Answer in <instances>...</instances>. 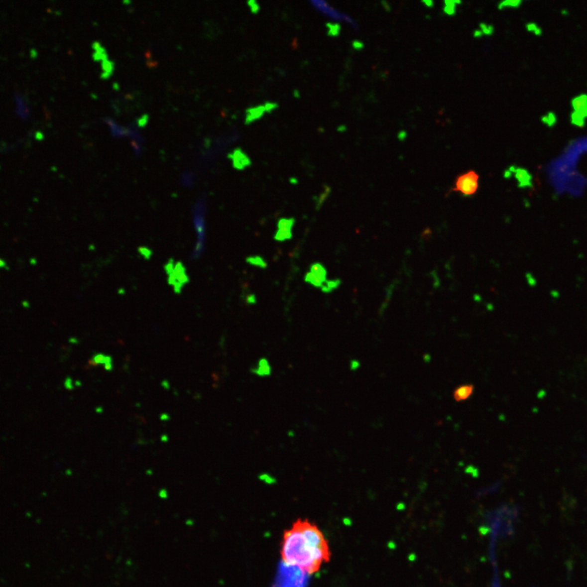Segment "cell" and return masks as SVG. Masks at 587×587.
Returning <instances> with one entry per match:
<instances>
[{"label": "cell", "instance_id": "1", "mask_svg": "<svg viewBox=\"0 0 587 587\" xmlns=\"http://www.w3.org/2000/svg\"><path fill=\"white\" fill-rule=\"evenodd\" d=\"M281 556L286 565L313 574L331 560V552L328 541L317 524L308 519H299L284 533Z\"/></svg>", "mask_w": 587, "mask_h": 587}, {"label": "cell", "instance_id": "2", "mask_svg": "<svg viewBox=\"0 0 587 587\" xmlns=\"http://www.w3.org/2000/svg\"><path fill=\"white\" fill-rule=\"evenodd\" d=\"M206 211H207V201L205 198H202L196 204L194 209V224L196 230L198 233V241L194 250V258H198L203 253L205 248L206 242Z\"/></svg>", "mask_w": 587, "mask_h": 587}, {"label": "cell", "instance_id": "3", "mask_svg": "<svg viewBox=\"0 0 587 587\" xmlns=\"http://www.w3.org/2000/svg\"><path fill=\"white\" fill-rule=\"evenodd\" d=\"M310 4L314 9L321 12L322 15L327 16L328 18L336 20V21H340V22L347 23L354 30L359 29L357 23L351 16H349V14L345 13L344 11L337 9L332 5L330 4L329 2L322 1V0H312L310 1Z\"/></svg>", "mask_w": 587, "mask_h": 587}, {"label": "cell", "instance_id": "4", "mask_svg": "<svg viewBox=\"0 0 587 587\" xmlns=\"http://www.w3.org/2000/svg\"><path fill=\"white\" fill-rule=\"evenodd\" d=\"M479 176L475 171H470L459 176L453 190L464 196H472L479 187Z\"/></svg>", "mask_w": 587, "mask_h": 587}, {"label": "cell", "instance_id": "5", "mask_svg": "<svg viewBox=\"0 0 587 587\" xmlns=\"http://www.w3.org/2000/svg\"><path fill=\"white\" fill-rule=\"evenodd\" d=\"M304 280L311 286L322 288L323 284L327 281V271L322 263H314L311 264L309 272H307Z\"/></svg>", "mask_w": 587, "mask_h": 587}, {"label": "cell", "instance_id": "6", "mask_svg": "<svg viewBox=\"0 0 587 587\" xmlns=\"http://www.w3.org/2000/svg\"><path fill=\"white\" fill-rule=\"evenodd\" d=\"M295 224L294 218H281L277 222V232L275 233L274 239L277 241H288L292 238V229Z\"/></svg>", "mask_w": 587, "mask_h": 587}, {"label": "cell", "instance_id": "7", "mask_svg": "<svg viewBox=\"0 0 587 587\" xmlns=\"http://www.w3.org/2000/svg\"><path fill=\"white\" fill-rule=\"evenodd\" d=\"M474 391V386L472 384H464L457 387L454 391V399L457 402L466 401L470 398Z\"/></svg>", "mask_w": 587, "mask_h": 587}, {"label": "cell", "instance_id": "8", "mask_svg": "<svg viewBox=\"0 0 587 587\" xmlns=\"http://www.w3.org/2000/svg\"><path fill=\"white\" fill-rule=\"evenodd\" d=\"M232 158L234 167L238 169V170H243L245 167H247L248 166H250V159H249L247 156L245 155V153H243L241 151L234 152V155L232 156Z\"/></svg>", "mask_w": 587, "mask_h": 587}, {"label": "cell", "instance_id": "9", "mask_svg": "<svg viewBox=\"0 0 587 587\" xmlns=\"http://www.w3.org/2000/svg\"><path fill=\"white\" fill-rule=\"evenodd\" d=\"M271 370L272 369H271L270 364L268 362V360L265 358H262L257 364L256 368L252 369V372L260 377H265V376L270 374Z\"/></svg>", "mask_w": 587, "mask_h": 587}, {"label": "cell", "instance_id": "10", "mask_svg": "<svg viewBox=\"0 0 587 587\" xmlns=\"http://www.w3.org/2000/svg\"><path fill=\"white\" fill-rule=\"evenodd\" d=\"M509 171L515 173V177L519 180V182L521 184L522 186H524V185H528L530 183V181H529L530 176H529V173L525 170L517 168V167H511V168L509 169Z\"/></svg>", "mask_w": 587, "mask_h": 587}, {"label": "cell", "instance_id": "11", "mask_svg": "<svg viewBox=\"0 0 587 587\" xmlns=\"http://www.w3.org/2000/svg\"><path fill=\"white\" fill-rule=\"evenodd\" d=\"M340 284H341V280L339 279V278H337V279L327 280L323 284V286H322V288L321 289H322V292L330 294V293L333 292L334 290H336V289L339 288Z\"/></svg>", "mask_w": 587, "mask_h": 587}, {"label": "cell", "instance_id": "12", "mask_svg": "<svg viewBox=\"0 0 587 587\" xmlns=\"http://www.w3.org/2000/svg\"><path fill=\"white\" fill-rule=\"evenodd\" d=\"M246 262L249 264H250V265L258 267L259 268H263V269L268 267V263L266 262L265 259H263V257L259 256V255L247 257L246 258Z\"/></svg>", "mask_w": 587, "mask_h": 587}, {"label": "cell", "instance_id": "13", "mask_svg": "<svg viewBox=\"0 0 587 587\" xmlns=\"http://www.w3.org/2000/svg\"><path fill=\"white\" fill-rule=\"evenodd\" d=\"M573 106L577 112H580L587 108V96L583 95L577 97L573 101Z\"/></svg>", "mask_w": 587, "mask_h": 587}, {"label": "cell", "instance_id": "14", "mask_svg": "<svg viewBox=\"0 0 587 587\" xmlns=\"http://www.w3.org/2000/svg\"><path fill=\"white\" fill-rule=\"evenodd\" d=\"M458 3L460 4L461 2L460 1H452V0H450V1H445L444 2V4H445L444 11H445V13L447 14L449 16L455 15V12H456V6Z\"/></svg>", "mask_w": 587, "mask_h": 587}, {"label": "cell", "instance_id": "15", "mask_svg": "<svg viewBox=\"0 0 587 587\" xmlns=\"http://www.w3.org/2000/svg\"><path fill=\"white\" fill-rule=\"evenodd\" d=\"M521 3V1H518V0H515V1H513V0L504 1V2H500L499 4H498V9L502 10L504 8H506V7H520V5Z\"/></svg>", "mask_w": 587, "mask_h": 587}, {"label": "cell", "instance_id": "16", "mask_svg": "<svg viewBox=\"0 0 587 587\" xmlns=\"http://www.w3.org/2000/svg\"><path fill=\"white\" fill-rule=\"evenodd\" d=\"M584 118L583 115H581L580 113L575 112L572 115V121L575 125H578L579 126H583L584 125Z\"/></svg>", "mask_w": 587, "mask_h": 587}, {"label": "cell", "instance_id": "17", "mask_svg": "<svg viewBox=\"0 0 587 587\" xmlns=\"http://www.w3.org/2000/svg\"><path fill=\"white\" fill-rule=\"evenodd\" d=\"M556 117L554 114L549 113L547 116L542 117V121L545 123L547 124L548 126H553L554 124L556 123Z\"/></svg>", "mask_w": 587, "mask_h": 587}, {"label": "cell", "instance_id": "18", "mask_svg": "<svg viewBox=\"0 0 587 587\" xmlns=\"http://www.w3.org/2000/svg\"><path fill=\"white\" fill-rule=\"evenodd\" d=\"M493 30H494V29H493L492 25H487L485 23H481L480 24V31L483 33L484 35V34L485 35H491V34H493Z\"/></svg>", "mask_w": 587, "mask_h": 587}, {"label": "cell", "instance_id": "19", "mask_svg": "<svg viewBox=\"0 0 587 587\" xmlns=\"http://www.w3.org/2000/svg\"><path fill=\"white\" fill-rule=\"evenodd\" d=\"M527 29L529 31L533 32V34H537V35H540L542 34V30L533 23H530L529 25H527Z\"/></svg>", "mask_w": 587, "mask_h": 587}, {"label": "cell", "instance_id": "20", "mask_svg": "<svg viewBox=\"0 0 587 587\" xmlns=\"http://www.w3.org/2000/svg\"><path fill=\"white\" fill-rule=\"evenodd\" d=\"M423 3L428 7H433V5H434V2L431 1V0L430 1H423Z\"/></svg>", "mask_w": 587, "mask_h": 587}, {"label": "cell", "instance_id": "21", "mask_svg": "<svg viewBox=\"0 0 587 587\" xmlns=\"http://www.w3.org/2000/svg\"><path fill=\"white\" fill-rule=\"evenodd\" d=\"M483 35H484V34H483V33H482L480 30H476V31H475V33H474V36H475V38H480V37L483 36Z\"/></svg>", "mask_w": 587, "mask_h": 587}, {"label": "cell", "instance_id": "22", "mask_svg": "<svg viewBox=\"0 0 587 587\" xmlns=\"http://www.w3.org/2000/svg\"><path fill=\"white\" fill-rule=\"evenodd\" d=\"M5 265H6V263H5L4 261L0 259V268H3V267H5Z\"/></svg>", "mask_w": 587, "mask_h": 587}]
</instances>
